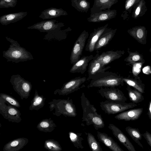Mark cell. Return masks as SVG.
<instances>
[{
  "mask_svg": "<svg viewBox=\"0 0 151 151\" xmlns=\"http://www.w3.org/2000/svg\"><path fill=\"white\" fill-rule=\"evenodd\" d=\"M128 56L124 59V61L130 64H134V63L142 61L143 58L140 54L134 52H129Z\"/></svg>",
  "mask_w": 151,
  "mask_h": 151,
  "instance_id": "cell-35",
  "label": "cell"
},
{
  "mask_svg": "<svg viewBox=\"0 0 151 151\" xmlns=\"http://www.w3.org/2000/svg\"><path fill=\"white\" fill-rule=\"evenodd\" d=\"M18 0H0V8H8L15 6Z\"/></svg>",
  "mask_w": 151,
  "mask_h": 151,
  "instance_id": "cell-37",
  "label": "cell"
},
{
  "mask_svg": "<svg viewBox=\"0 0 151 151\" xmlns=\"http://www.w3.org/2000/svg\"><path fill=\"white\" fill-rule=\"evenodd\" d=\"M57 125L51 118L42 120L38 124L37 128L45 132H50L55 129Z\"/></svg>",
  "mask_w": 151,
  "mask_h": 151,
  "instance_id": "cell-26",
  "label": "cell"
},
{
  "mask_svg": "<svg viewBox=\"0 0 151 151\" xmlns=\"http://www.w3.org/2000/svg\"><path fill=\"white\" fill-rule=\"evenodd\" d=\"M117 1L118 0H94L93 6L91 9V14L110 9Z\"/></svg>",
  "mask_w": 151,
  "mask_h": 151,
  "instance_id": "cell-22",
  "label": "cell"
},
{
  "mask_svg": "<svg viewBox=\"0 0 151 151\" xmlns=\"http://www.w3.org/2000/svg\"><path fill=\"white\" fill-rule=\"evenodd\" d=\"M147 114L149 119L151 120V100L149 103Z\"/></svg>",
  "mask_w": 151,
  "mask_h": 151,
  "instance_id": "cell-41",
  "label": "cell"
},
{
  "mask_svg": "<svg viewBox=\"0 0 151 151\" xmlns=\"http://www.w3.org/2000/svg\"><path fill=\"white\" fill-rule=\"evenodd\" d=\"M27 14V12H22L4 14L0 17V23L3 25H6L22 19Z\"/></svg>",
  "mask_w": 151,
  "mask_h": 151,
  "instance_id": "cell-23",
  "label": "cell"
},
{
  "mask_svg": "<svg viewBox=\"0 0 151 151\" xmlns=\"http://www.w3.org/2000/svg\"><path fill=\"white\" fill-rule=\"evenodd\" d=\"M123 80L127 84L131 86L142 93H145V85L141 81L128 78L123 77Z\"/></svg>",
  "mask_w": 151,
  "mask_h": 151,
  "instance_id": "cell-33",
  "label": "cell"
},
{
  "mask_svg": "<svg viewBox=\"0 0 151 151\" xmlns=\"http://www.w3.org/2000/svg\"><path fill=\"white\" fill-rule=\"evenodd\" d=\"M72 6L78 11L87 12L90 7V4L87 0H71Z\"/></svg>",
  "mask_w": 151,
  "mask_h": 151,
  "instance_id": "cell-31",
  "label": "cell"
},
{
  "mask_svg": "<svg viewBox=\"0 0 151 151\" xmlns=\"http://www.w3.org/2000/svg\"><path fill=\"white\" fill-rule=\"evenodd\" d=\"M92 55L82 57L73 64L71 68L70 72L72 73H80L83 74L86 70L89 62L93 59Z\"/></svg>",
  "mask_w": 151,
  "mask_h": 151,
  "instance_id": "cell-17",
  "label": "cell"
},
{
  "mask_svg": "<svg viewBox=\"0 0 151 151\" xmlns=\"http://www.w3.org/2000/svg\"><path fill=\"white\" fill-rule=\"evenodd\" d=\"M97 137L99 141L113 151H124L117 143L108 134L104 132H97Z\"/></svg>",
  "mask_w": 151,
  "mask_h": 151,
  "instance_id": "cell-20",
  "label": "cell"
},
{
  "mask_svg": "<svg viewBox=\"0 0 151 151\" xmlns=\"http://www.w3.org/2000/svg\"><path fill=\"white\" fill-rule=\"evenodd\" d=\"M108 24L94 29L93 31L90 34L86 45L85 50L90 52L94 50L96 44L100 36L107 28Z\"/></svg>",
  "mask_w": 151,
  "mask_h": 151,
  "instance_id": "cell-14",
  "label": "cell"
},
{
  "mask_svg": "<svg viewBox=\"0 0 151 151\" xmlns=\"http://www.w3.org/2000/svg\"><path fill=\"white\" fill-rule=\"evenodd\" d=\"M129 34L139 43L145 44L146 42L145 29L144 27H139L128 31Z\"/></svg>",
  "mask_w": 151,
  "mask_h": 151,
  "instance_id": "cell-27",
  "label": "cell"
},
{
  "mask_svg": "<svg viewBox=\"0 0 151 151\" xmlns=\"http://www.w3.org/2000/svg\"><path fill=\"white\" fill-rule=\"evenodd\" d=\"M44 146L45 149L49 151H61L62 150L59 142L53 139L46 140Z\"/></svg>",
  "mask_w": 151,
  "mask_h": 151,
  "instance_id": "cell-34",
  "label": "cell"
},
{
  "mask_svg": "<svg viewBox=\"0 0 151 151\" xmlns=\"http://www.w3.org/2000/svg\"><path fill=\"white\" fill-rule=\"evenodd\" d=\"M29 142L25 137H20L9 142L4 146L3 151H19L22 149Z\"/></svg>",
  "mask_w": 151,
  "mask_h": 151,
  "instance_id": "cell-21",
  "label": "cell"
},
{
  "mask_svg": "<svg viewBox=\"0 0 151 151\" xmlns=\"http://www.w3.org/2000/svg\"><path fill=\"white\" fill-rule=\"evenodd\" d=\"M127 89L129 99L132 102L137 104L144 100L142 93L138 91L132 89L129 86H127Z\"/></svg>",
  "mask_w": 151,
  "mask_h": 151,
  "instance_id": "cell-29",
  "label": "cell"
},
{
  "mask_svg": "<svg viewBox=\"0 0 151 151\" xmlns=\"http://www.w3.org/2000/svg\"><path fill=\"white\" fill-rule=\"evenodd\" d=\"M46 98L42 95H39L36 89L33 98L31 101L29 110L38 111L44 107L45 105Z\"/></svg>",
  "mask_w": 151,
  "mask_h": 151,
  "instance_id": "cell-25",
  "label": "cell"
},
{
  "mask_svg": "<svg viewBox=\"0 0 151 151\" xmlns=\"http://www.w3.org/2000/svg\"><path fill=\"white\" fill-rule=\"evenodd\" d=\"M10 82L14 91L20 96L21 99H27L30 95L32 86L29 81L25 80L19 74L12 75Z\"/></svg>",
  "mask_w": 151,
  "mask_h": 151,
  "instance_id": "cell-5",
  "label": "cell"
},
{
  "mask_svg": "<svg viewBox=\"0 0 151 151\" xmlns=\"http://www.w3.org/2000/svg\"></svg>",
  "mask_w": 151,
  "mask_h": 151,
  "instance_id": "cell-43",
  "label": "cell"
},
{
  "mask_svg": "<svg viewBox=\"0 0 151 151\" xmlns=\"http://www.w3.org/2000/svg\"><path fill=\"white\" fill-rule=\"evenodd\" d=\"M141 63H137L134 64L133 72L134 74H135L137 73H139L140 72L141 67Z\"/></svg>",
  "mask_w": 151,
  "mask_h": 151,
  "instance_id": "cell-39",
  "label": "cell"
},
{
  "mask_svg": "<svg viewBox=\"0 0 151 151\" xmlns=\"http://www.w3.org/2000/svg\"><path fill=\"white\" fill-rule=\"evenodd\" d=\"M116 30V29L107 28L96 42L94 50L98 51L102 47L106 46L114 36Z\"/></svg>",
  "mask_w": 151,
  "mask_h": 151,
  "instance_id": "cell-16",
  "label": "cell"
},
{
  "mask_svg": "<svg viewBox=\"0 0 151 151\" xmlns=\"http://www.w3.org/2000/svg\"><path fill=\"white\" fill-rule=\"evenodd\" d=\"M99 54L97 52L89 64L87 80H92L98 74L105 71L111 68L109 66L105 67L99 60L98 58Z\"/></svg>",
  "mask_w": 151,
  "mask_h": 151,
  "instance_id": "cell-12",
  "label": "cell"
},
{
  "mask_svg": "<svg viewBox=\"0 0 151 151\" xmlns=\"http://www.w3.org/2000/svg\"><path fill=\"white\" fill-rule=\"evenodd\" d=\"M98 93L109 101L125 102L127 100L123 92L115 87L101 88Z\"/></svg>",
  "mask_w": 151,
  "mask_h": 151,
  "instance_id": "cell-11",
  "label": "cell"
},
{
  "mask_svg": "<svg viewBox=\"0 0 151 151\" xmlns=\"http://www.w3.org/2000/svg\"><path fill=\"white\" fill-rule=\"evenodd\" d=\"M125 129L132 139L140 147L143 148V146L140 141L142 139V135L139 129L138 128L129 126L126 127Z\"/></svg>",
  "mask_w": 151,
  "mask_h": 151,
  "instance_id": "cell-28",
  "label": "cell"
},
{
  "mask_svg": "<svg viewBox=\"0 0 151 151\" xmlns=\"http://www.w3.org/2000/svg\"><path fill=\"white\" fill-rule=\"evenodd\" d=\"M123 77L115 73L104 71L97 75L91 80L88 88L92 87H116L124 85Z\"/></svg>",
  "mask_w": 151,
  "mask_h": 151,
  "instance_id": "cell-3",
  "label": "cell"
},
{
  "mask_svg": "<svg viewBox=\"0 0 151 151\" xmlns=\"http://www.w3.org/2000/svg\"><path fill=\"white\" fill-rule=\"evenodd\" d=\"M64 26L63 23L58 22L56 20L51 19L37 23L27 27V28L38 30L41 32L50 33L59 31Z\"/></svg>",
  "mask_w": 151,
  "mask_h": 151,
  "instance_id": "cell-10",
  "label": "cell"
},
{
  "mask_svg": "<svg viewBox=\"0 0 151 151\" xmlns=\"http://www.w3.org/2000/svg\"><path fill=\"white\" fill-rule=\"evenodd\" d=\"M0 114L4 118L12 123L21 121V114L17 108L0 97Z\"/></svg>",
  "mask_w": 151,
  "mask_h": 151,
  "instance_id": "cell-7",
  "label": "cell"
},
{
  "mask_svg": "<svg viewBox=\"0 0 151 151\" xmlns=\"http://www.w3.org/2000/svg\"><path fill=\"white\" fill-rule=\"evenodd\" d=\"M86 81L87 78L85 76H79L72 79L64 83L60 89L55 90L54 92V94L59 95H67L81 88L85 87V85L82 84Z\"/></svg>",
  "mask_w": 151,
  "mask_h": 151,
  "instance_id": "cell-8",
  "label": "cell"
},
{
  "mask_svg": "<svg viewBox=\"0 0 151 151\" xmlns=\"http://www.w3.org/2000/svg\"><path fill=\"white\" fill-rule=\"evenodd\" d=\"M137 105L133 102L127 103L118 101L106 100L100 103L101 109L108 114H115L133 108Z\"/></svg>",
  "mask_w": 151,
  "mask_h": 151,
  "instance_id": "cell-6",
  "label": "cell"
},
{
  "mask_svg": "<svg viewBox=\"0 0 151 151\" xmlns=\"http://www.w3.org/2000/svg\"><path fill=\"white\" fill-rule=\"evenodd\" d=\"M136 0H127L125 4L126 9L127 10L134 3Z\"/></svg>",
  "mask_w": 151,
  "mask_h": 151,
  "instance_id": "cell-40",
  "label": "cell"
},
{
  "mask_svg": "<svg viewBox=\"0 0 151 151\" xmlns=\"http://www.w3.org/2000/svg\"><path fill=\"white\" fill-rule=\"evenodd\" d=\"M83 110L82 121L85 122L87 125L92 124L97 130L104 127L105 124L101 114H98L96 109L91 104L83 92L81 97Z\"/></svg>",
  "mask_w": 151,
  "mask_h": 151,
  "instance_id": "cell-1",
  "label": "cell"
},
{
  "mask_svg": "<svg viewBox=\"0 0 151 151\" xmlns=\"http://www.w3.org/2000/svg\"><path fill=\"white\" fill-rule=\"evenodd\" d=\"M124 53V50H109L103 52L100 55L99 54L98 58L106 66L112 61L119 58Z\"/></svg>",
  "mask_w": 151,
  "mask_h": 151,
  "instance_id": "cell-19",
  "label": "cell"
},
{
  "mask_svg": "<svg viewBox=\"0 0 151 151\" xmlns=\"http://www.w3.org/2000/svg\"><path fill=\"white\" fill-rule=\"evenodd\" d=\"M143 108H139L124 111L116 115L114 118L118 120L126 121L138 119L142 114Z\"/></svg>",
  "mask_w": 151,
  "mask_h": 151,
  "instance_id": "cell-18",
  "label": "cell"
},
{
  "mask_svg": "<svg viewBox=\"0 0 151 151\" xmlns=\"http://www.w3.org/2000/svg\"><path fill=\"white\" fill-rule=\"evenodd\" d=\"M108 128L112 131L114 136L129 151H136L132 143L119 129L112 124H109Z\"/></svg>",
  "mask_w": 151,
  "mask_h": 151,
  "instance_id": "cell-13",
  "label": "cell"
},
{
  "mask_svg": "<svg viewBox=\"0 0 151 151\" xmlns=\"http://www.w3.org/2000/svg\"><path fill=\"white\" fill-rule=\"evenodd\" d=\"M5 38L11 43L8 49L3 52V56L7 59V62L18 63L34 59L31 53L21 46L17 41L7 37Z\"/></svg>",
  "mask_w": 151,
  "mask_h": 151,
  "instance_id": "cell-2",
  "label": "cell"
},
{
  "mask_svg": "<svg viewBox=\"0 0 151 151\" xmlns=\"http://www.w3.org/2000/svg\"><path fill=\"white\" fill-rule=\"evenodd\" d=\"M68 134L71 142L75 147L78 149H83L84 148L82 143L83 139L81 136V133L70 131L68 133Z\"/></svg>",
  "mask_w": 151,
  "mask_h": 151,
  "instance_id": "cell-30",
  "label": "cell"
},
{
  "mask_svg": "<svg viewBox=\"0 0 151 151\" xmlns=\"http://www.w3.org/2000/svg\"><path fill=\"white\" fill-rule=\"evenodd\" d=\"M48 103L50 111L57 116L62 115L70 117L77 116L75 106L70 97L66 99H53Z\"/></svg>",
  "mask_w": 151,
  "mask_h": 151,
  "instance_id": "cell-4",
  "label": "cell"
},
{
  "mask_svg": "<svg viewBox=\"0 0 151 151\" xmlns=\"http://www.w3.org/2000/svg\"><path fill=\"white\" fill-rule=\"evenodd\" d=\"M88 37V33L85 30L83 31L75 42L72 49L70 57V62L73 64L81 58L86 40Z\"/></svg>",
  "mask_w": 151,
  "mask_h": 151,
  "instance_id": "cell-9",
  "label": "cell"
},
{
  "mask_svg": "<svg viewBox=\"0 0 151 151\" xmlns=\"http://www.w3.org/2000/svg\"><path fill=\"white\" fill-rule=\"evenodd\" d=\"M116 10L110 9L102 11L99 13L91 14L88 18L89 22H99L106 21L112 19L116 15Z\"/></svg>",
  "mask_w": 151,
  "mask_h": 151,
  "instance_id": "cell-15",
  "label": "cell"
},
{
  "mask_svg": "<svg viewBox=\"0 0 151 151\" xmlns=\"http://www.w3.org/2000/svg\"><path fill=\"white\" fill-rule=\"evenodd\" d=\"M87 135V141L89 147L93 151H103L99 143L98 142L95 137L91 133L84 132Z\"/></svg>",
  "mask_w": 151,
  "mask_h": 151,
  "instance_id": "cell-32",
  "label": "cell"
},
{
  "mask_svg": "<svg viewBox=\"0 0 151 151\" xmlns=\"http://www.w3.org/2000/svg\"><path fill=\"white\" fill-rule=\"evenodd\" d=\"M142 135L151 148V134L146 131L145 132L142 134Z\"/></svg>",
  "mask_w": 151,
  "mask_h": 151,
  "instance_id": "cell-38",
  "label": "cell"
},
{
  "mask_svg": "<svg viewBox=\"0 0 151 151\" xmlns=\"http://www.w3.org/2000/svg\"><path fill=\"white\" fill-rule=\"evenodd\" d=\"M67 15V12L62 9L51 7L42 11L39 17L43 19H50Z\"/></svg>",
  "mask_w": 151,
  "mask_h": 151,
  "instance_id": "cell-24",
  "label": "cell"
},
{
  "mask_svg": "<svg viewBox=\"0 0 151 151\" xmlns=\"http://www.w3.org/2000/svg\"><path fill=\"white\" fill-rule=\"evenodd\" d=\"M0 97L11 105L17 108H19L20 107L19 102L15 98L10 95L5 93H0Z\"/></svg>",
  "mask_w": 151,
  "mask_h": 151,
  "instance_id": "cell-36",
  "label": "cell"
},
{
  "mask_svg": "<svg viewBox=\"0 0 151 151\" xmlns=\"http://www.w3.org/2000/svg\"><path fill=\"white\" fill-rule=\"evenodd\" d=\"M140 6H138L136 8L135 12V15L138 16L141 10Z\"/></svg>",
  "mask_w": 151,
  "mask_h": 151,
  "instance_id": "cell-42",
  "label": "cell"
}]
</instances>
